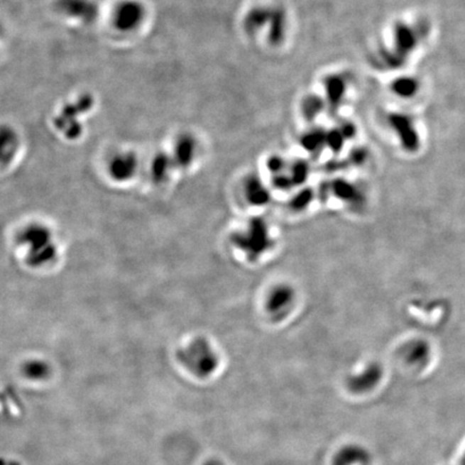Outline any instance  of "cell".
<instances>
[{"mask_svg": "<svg viewBox=\"0 0 465 465\" xmlns=\"http://www.w3.org/2000/svg\"><path fill=\"white\" fill-rule=\"evenodd\" d=\"M21 244L25 247V258L31 266H43L52 262L56 256L58 248L53 234L47 227L33 225L23 231Z\"/></svg>", "mask_w": 465, "mask_h": 465, "instance_id": "obj_1", "label": "cell"}, {"mask_svg": "<svg viewBox=\"0 0 465 465\" xmlns=\"http://www.w3.org/2000/svg\"><path fill=\"white\" fill-rule=\"evenodd\" d=\"M179 360L190 372L199 377L208 376L218 366V356L204 339H196L179 351Z\"/></svg>", "mask_w": 465, "mask_h": 465, "instance_id": "obj_2", "label": "cell"}, {"mask_svg": "<svg viewBox=\"0 0 465 465\" xmlns=\"http://www.w3.org/2000/svg\"><path fill=\"white\" fill-rule=\"evenodd\" d=\"M235 244L251 258L260 256L268 247V231L265 223L252 221L248 224L247 229H241L239 234L234 239Z\"/></svg>", "mask_w": 465, "mask_h": 465, "instance_id": "obj_3", "label": "cell"}, {"mask_svg": "<svg viewBox=\"0 0 465 465\" xmlns=\"http://www.w3.org/2000/svg\"><path fill=\"white\" fill-rule=\"evenodd\" d=\"M92 103H93L92 98L89 96H84L77 103L64 108L62 114L56 119L55 123L58 128L64 133L65 136L74 138L80 135L81 125L79 120H77V116L79 118V114L87 111L91 108Z\"/></svg>", "mask_w": 465, "mask_h": 465, "instance_id": "obj_4", "label": "cell"}, {"mask_svg": "<svg viewBox=\"0 0 465 465\" xmlns=\"http://www.w3.org/2000/svg\"><path fill=\"white\" fill-rule=\"evenodd\" d=\"M145 18V9L141 4L128 0L120 4L114 11V22L123 31H134Z\"/></svg>", "mask_w": 465, "mask_h": 465, "instance_id": "obj_5", "label": "cell"}, {"mask_svg": "<svg viewBox=\"0 0 465 465\" xmlns=\"http://www.w3.org/2000/svg\"><path fill=\"white\" fill-rule=\"evenodd\" d=\"M137 170V160L133 154L121 153L112 158L109 172L114 180L125 181L134 176Z\"/></svg>", "mask_w": 465, "mask_h": 465, "instance_id": "obj_6", "label": "cell"}, {"mask_svg": "<svg viewBox=\"0 0 465 465\" xmlns=\"http://www.w3.org/2000/svg\"><path fill=\"white\" fill-rule=\"evenodd\" d=\"M58 7L70 18L83 21L93 20L97 12L95 4L91 0H60Z\"/></svg>", "mask_w": 465, "mask_h": 465, "instance_id": "obj_7", "label": "cell"}, {"mask_svg": "<svg viewBox=\"0 0 465 465\" xmlns=\"http://www.w3.org/2000/svg\"><path fill=\"white\" fill-rule=\"evenodd\" d=\"M293 293L288 287L275 288L268 296V310L272 314H283L294 301Z\"/></svg>", "mask_w": 465, "mask_h": 465, "instance_id": "obj_8", "label": "cell"}, {"mask_svg": "<svg viewBox=\"0 0 465 465\" xmlns=\"http://www.w3.org/2000/svg\"><path fill=\"white\" fill-rule=\"evenodd\" d=\"M196 153V143L191 137L179 139L175 148V158L181 166H189Z\"/></svg>", "mask_w": 465, "mask_h": 465, "instance_id": "obj_9", "label": "cell"}, {"mask_svg": "<svg viewBox=\"0 0 465 465\" xmlns=\"http://www.w3.org/2000/svg\"><path fill=\"white\" fill-rule=\"evenodd\" d=\"M246 196L249 202L258 204V205L268 201V191L258 179L251 178L248 180L247 185H246Z\"/></svg>", "mask_w": 465, "mask_h": 465, "instance_id": "obj_10", "label": "cell"}, {"mask_svg": "<svg viewBox=\"0 0 465 465\" xmlns=\"http://www.w3.org/2000/svg\"><path fill=\"white\" fill-rule=\"evenodd\" d=\"M24 372L29 378L41 379L49 374V368L48 365L41 361H31L25 365Z\"/></svg>", "mask_w": 465, "mask_h": 465, "instance_id": "obj_11", "label": "cell"}, {"mask_svg": "<svg viewBox=\"0 0 465 465\" xmlns=\"http://www.w3.org/2000/svg\"><path fill=\"white\" fill-rule=\"evenodd\" d=\"M170 164V162L168 156H158V158H154L153 164H152V175H153L154 178H166Z\"/></svg>", "mask_w": 465, "mask_h": 465, "instance_id": "obj_12", "label": "cell"}, {"mask_svg": "<svg viewBox=\"0 0 465 465\" xmlns=\"http://www.w3.org/2000/svg\"><path fill=\"white\" fill-rule=\"evenodd\" d=\"M205 465H223L222 463L218 462V461H212V462H208Z\"/></svg>", "mask_w": 465, "mask_h": 465, "instance_id": "obj_13", "label": "cell"}]
</instances>
